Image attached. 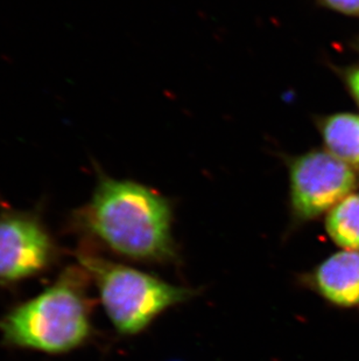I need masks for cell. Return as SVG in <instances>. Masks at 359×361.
I'll use <instances>...</instances> for the list:
<instances>
[{
	"label": "cell",
	"instance_id": "6da1fadb",
	"mask_svg": "<svg viewBox=\"0 0 359 361\" xmlns=\"http://www.w3.org/2000/svg\"><path fill=\"white\" fill-rule=\"evenodd\" d=\"M69 222L80 235L125 259L163 263L177 257L170 201L137 181L99 171L92 198Z\"/></svg>",
	"mask_w": 359,
	"mask_h": 361
},
{
	"label": "cell",
	"instance_id": "7a4b0ae2",
	"mask_svg": "<svg viewBox=\"0 0 359 361\" xmlns=\"http://www.w3.org/2000/svg\"><path fill=\"white\" fill-rule=\"evenodd\" d=\"M89 277L81 267L65 269L47 289L0 318L4 343L12 348L63 355L92 336Z\"/></svg>",
	"mask_w": 359,
	"mask_h": 361
},
{
	"label": "cell",
	"instance_id": "3957f363",
	"mask_svg": "<svg viewBox=\"0 0 359 361\" xmlns=\"http://www.w3.org/2000/svg\"><path fill=\"white\" fill-rule=\"evenodd\" d=\"M77 259L95 283L108 319L122 336L140 334L163 312L195 293L92 252H78Z\"/></svg>",
	"mask_w": 359,
	"mask_h": 361
},
{
	"label": "cell",
	"instance_id": "277c9868",
	"mask_svg": "<svg viewBox=\"0 0 359 361\" xmlns=\"http://www.w3.org/2000/svg\"><path fill=\"white\" fill-rule=\"evenodd\" d=\"M60 249L37 211L0 212V286H13L46 273Z\"/></svg>",
	"mask_w": 359,
	"mask_h": 361
},
{
	"label": "cell",
	"instance_id": "5b68a950",
	"mask_svg": "<svg viewBox=\"0 0 359 361\" xmlns=\"http://www.w3.org/2000/svg\"><path fill=\"white\" fill-rule=\"evenodd\" d=\"M358 174L328 151L314 150L295 158L289 166L291 206L305 222L329 213L355 192Z\"/></svg>",
	"mask_w": 359,
	"mask_h": 361
},
{
	"label": "cell",
	"instance_id": "8992f818",
	"mask_svg": "<svg viewBox=\"0 0 359 361\" xmlns=\"http://www.w3.org/2000/svg\"><path fill=\"white\" fill-rule=\"evenodd\" d=\"M309 282L332 305L359 307V252H336L316 267Z\"/></svg>",
	"mask_w": 359,
	"mask_h": 361
},
{
	"label": "cell",
	"instance_id": "52a82bcc",
	"mask_svg": "<svg viewBox=\"0 0 359 361\" xmlns=\"http://www.w3.org/2000/svg\"><path fill=\"white\" fill-rule=\"evenodd\" d=\"M327 151L359 174V115L339 113L319 121Z\"/></svg>",
	"mask_w": 359,
	"mask_h": 361
},
{
	"label": "cell",
	"instance_id": "ba28073f",
	"mask_svg": "<svg viewBox=\"0 0 359 361\" xmlns=\"http://www.w3.org/2000/svg\"><path fill=\"white\" fill-rule=\"evenodd\" d=\"M325 229L339 247L359 252V193L353 192L329 212Z\"/></svg>",
	"mask_w": 359,
	"mask_h": 361
},
{
	"label": "cell",
	"instance_id": "9c48e42d",
	"mask_svg": "<svg viewBox=\"0 0 359 361\" xmlns=\"http://www.w3.org/2000/svg\"><path fill=\"white\" fill-rule=\"evenodd\" d=\"M321 6L337 13L359 18V0H316Z\"/></svg>",
	"mask_w": 359,
	"mask_h": 361
},
{
	"label": "cell",
	"instance_id": "30bf717a",
	"mask_svg": "<svg viewBox=\"0 0 359 361\" xmlns=\"http://www.w3.org/2000/svg\"><path fill=\"white\" fill-rule=\"evenodd\" d=\"M341 75L348 92L359 106V66L343 69Z\"/></svg>",
	"mask_w": 359,
	"mask_h": 361
},
{
	"label": "cell",
	"instance_id": "8fae6325",
	"mask_svg": "<svg viewBox=\"0 0 359 361\" xmlns=\"http://www.w3.org/2000/svg\"><path fill=\"white\" fill-rule=\"evenodd\" d=\"M353 47L356 48L357 51H359V37L356 39V41L353 42Z\"/></svg>",
	"mask_w": 359,
	"mask_h": 361
}]
</instances>
